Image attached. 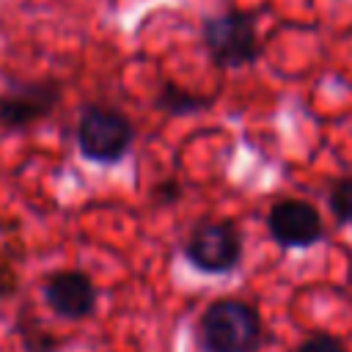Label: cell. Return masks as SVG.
Masks as SVG:
<instances>
[{
    "instance_id": "1",
    "label": "cell",
    "mask_w": 352,
    "mask_h": 352,
    "mask_svg": "<svg viewBox=\"0 0 352 352\" xmlns=\"http://www.w3.org/2000/svg\"><path fill=\"white\" fill-rule=\"evenodd\" d=\"M195 336L204 352H256L261 344V319L250 302L220 297L198 316Z\"/></svg>"
},
{
    "instance_id": "2",
    "label": "cell",
    "mask_w": 352,
    "mask_h": 352,
    "mask_svg": "<svg viewBox=\"0 0 352 352\" xmlns=\"http://www.w3.org/2000/svg\"><path fill=\"white\" fill-rule=\"evenodd\" d=\"M135 143L132 121L107 104H85L77 121V148L88 162L116 165Z\"/></svg>"
},
{
    "instance_id": "3",
    "label": "cell",
    "mask_w": 352,
    "mask_h": 352,
    "mask_svg": "<svg viewBox=\"0 0 352 352\" xmlns=\"http://www.w3.org/2000/svg\"><path fill=\"white\" fill-rule=\"evenodd\" d=\"M201 38L220 69H242L258 60L261 41L256 30V14L248 11H226L206 16L201 25Z\"/></svg>"
},
{
    "instance_id": "4",
    "label": "cell",
    "mask_w": 352,
    "mask_h": 352,
    "mask_svg": "<svg viewBox=\"0 0 352 352\" xmlns=\"http://www.w3.org/2000/svg\"><path fill=\"white\" fill-rule=\"evenodd\" d=\"M63 99V85L44 80H8L0 91V126L6 132H25L55 113Z\"/></svg>"
},
{
    "instance_id": "5",
    "label": "cell",
    "mask_w": 352,
    "mask_h": 352,
    "mask_svg": "<svg viewBox=\"0 0 352 352\" xmlns=\"http://www.w3.org/2000/svg\"><path fill=\"white\" fill-rule=\"evenodd\" d=\"M184 256L206 275L231 272L242 258V234L231 220H204L192 228Z\"/></svg>"
},
{
    "instance_id": "6",
    "label": "cell",
    "mask_w": 352,
    "mask_h": 352,
    "mask_svg": "<svg viewBox=\"0 0 352 352\" xmlns=\"http://www.w3.org/2000/svg\"><path fill=\"white\" fill-rule=\"evenodd\" d=\"M41 294L47 308L66 322H82L88 316H94L96 302H99V292L91 280V275H85L82 270H55L44 278L41 283Z\"/></svg>"
},
{
    "instance_id": "7",
    "label": "cell",
    "mask_w": 352,
    "mask_h": 352,
    "mask_svg": "<svg viewBox=\"0 0 352 352\" xmlns=\"http://www.w3.org/2000/svg\"><path fill=\"white\" fill-rule=\"evenodd\" d=\"M267 228L280 248H311L324 236L322 214L302 198L275 201L267 212Z\"/></svg>"
},
{
    "instance_id": "8",
    "label": "cell",
    "mask_w": 352,
    "mask_h": 352,
    "mask_svg": "<svg viewBox=\"0 0 352 352\" xmlns=\"http://www.w3.org/2000/svg\"><path fill=\"white\" fill-rule=\"evenodd\" d=\"M214 104V96H201L195 91H187L176 82H162L157 96H154V107L165 110L168 116H190L198 110H206Z\"/></svg>"
},
{
    "instance_id": "9",
    "label": "cell",
    "mask_w": 352,
    "mask_h": 352,
    "mask_svg": "<svg viewBox=\"0 0 352 352\" xmlns=\"http://www.w3.org/2000/svg\"><path fill=\"white\" fill-rule=\"evenodd\" d=\"M16 333L22 338V346L25 352H60L63 346V338L50 333L36 314H30L28 308H22L16 314Z\"/></svg>"
},
{
    "instance_id": "10",
    "label": "cell",
    "mask_w": 352,
    "mask_h": 352,
    "mask_svg": "<svg viewBox=\"0 0 352 352\" xmlns=\"http://www.w3.org/2000/svg\"><path fill=\"white\" fill-rule=\"evenodd\" d=\"M327 206L338 223L352 226V176H338L330 182Z\"/></svg>"
},
{
    "instance_id": "11",
    "label": "cell",
    "mask_w": 352,
    "mask_h": 352,
    "mask_svg": "<svg viewBox=\"0 0 352 352\" xmlns=\"http://www.w3.org/2000/svg\"><path fill=\"white\" fill-rule=\"evenodd\" d=\"M297 352H346V344L330 333H311L308 338H302Z\"/></svg>"
},
{
    "instance_id": "12",
    "label": "cell",
    "mask_w": 352,
    "mask_h": 352,
    "mask_svg": "<svg viewBox=\"0 0 352 352\" xmlns=\"http://www.w3.org/2000/svg\"><path fill=\"white\" fill-rule=\"evenodd\" d=\"M154 204H160V206H168V204H173L179 195H182V184L179 182H173V179H165V182H160L157 187H154Z\"/></svg>"
}]
</instances>
